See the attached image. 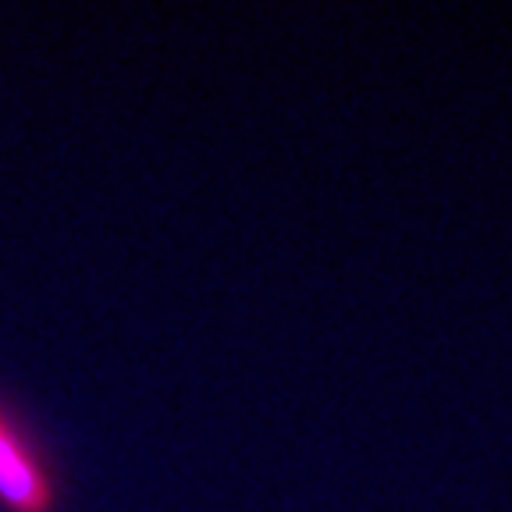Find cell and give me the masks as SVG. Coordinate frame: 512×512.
I'll list each match as a JSON object with an SVG mask.
<instances>
[{
	"instance_id": "6da1fadb",
	"label": "cell",
	"mask_w": 512,
	"mask_h": 512,
	"mask_svg": "<svg viewBox=\"0 0 512 512\" xmlns=\"http://www.w3.org/2000/svg\"><path fill=\"white\" fill-rule=\"evenodd\" d=\"M0 502L8 512H54L57 488L47 463L0 406Z\"/></svg>"
}]
</instances>
